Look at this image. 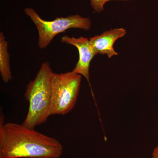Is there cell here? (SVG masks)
I'll list each match as a JSON object with an SVG mask.
<instances>
[{
  "mask_svg": "<svg viewBox=\"0 0 158 158\" xmlns=\"http://www.w3.org/2000/svg\"><path fill=\"white\" fill-rule=\"evenodd\" d=\"M62 144L22 124L5 123L0 115V158H59L63 152Z\"/></svg>",
  "mask_w": 158,
  "mask_h": 158,
  "instance_id": "6da1fadb",
  "label": "cell"
},
{
  "mask_svg": "<svg viewBox=\"0 0 158 158\" xmlns=\"http://www.w3.org/2000/svg\"><path fill=\"white\" fill-rule=\"evenodd\" d=\"M53 73L49 63L43 62L35 79L27 86L25 97L29 102V109L22 123L26 127L34 129L50 116Z\"/></svg>",
  "mask_w": 158,
  "mask_h": 158,
  "instance_id": "7a4b0ae2",
  "label": "cell"
},
{
  "mask_svg": "<svg viewBox=\"0 0 158 158\" xmlns=\"http://www.w3.org/2000/svg\"><path fill=\"white\" fill-rule=\"evenodd\" d=\"M81 75L72 72L53 73L50 116L66 115L72 111L80 91Z\"/></svg>",
  "mask_w": 158,
  "mask_h": 158,
  "instance_id": "3957f363",
  "label": "cell"
},
{
  "mask_svg": "<svg viewBox=\"0 0 158 158\" xmlns=\"http://www.w3.org/2000/svg\"><path fill=\"white\" fill-rule=\"evenodd\" d=\"M24 12L37 27L39 34L38 45L40 49L46 48L54 37L68 29L78 28L88 31L91 27L90 18L82 17L79 15L57 17L53 20L47 21L42 19L32 8H26Z\"/></svg>",
  "mask_w": 158,
  "mask_h": 158,
  "instance_id": "277c9868",
  "label": "cell"
},
{
  "mask_svg": "<svg viewBox=\"0 0 158 158\" xmlns=\"http://www.w3.org/2000/svg\"><path fill=\"white\" fill-rule=\"evenodd\" d=\"M61 42L73 45L77 48L79 54V60L72 72L85 77L88 81L91 88L89 73L90 62L94 57L98 53L91 45L90 40L87 37H82L76 38L64 36L62 37ZM91 90L94 98L91 88Z\"/></svg>",
  "mask_w": 158,
  "mask_h": 158,
  "instance_id": "5b68a950",
  "label": "cell"
},
{
  "mask_svg": "<svg viewBox=\"0 0 158 158\" xmlns=\"http://www.w3.org/2000/svg\"><path fill=\"white\" fill-rule=\"evenodd\" d=\"M126 33V30L123 28L111 29L100 35L91 37L89 40L98 53L107 55L110 59L118 55L113 48L114 43L117 40L124 36Z\"/></svg>",
  "mask_w": 158,
  "mask_h": 158,
  "instance_id": "8992f818",
  "label": "cell"
},
{
  "mask_svg": "<svg viewBox=\"0 0 158 158\" xmlns=\"http://www.w3.org/2000/svg\"><path fill=\"white\" fill-rule=\"evenodd\" d=\"M0 73L3 81L8 83L12 80L10 65L8 42L2 32L0 33Z\"/></svg>",
  "mask_w": 158,
  "mask_h": 158,
  "instance_id": "52a82bcc",
  "label": "cell"
},
{
  "mask_svg": "<svg viewBox=\"0 0 158 158\" xmlns=\"http://www.w3.org/2000/svg\"><path fill=\"white\" fill-rule=\"evenodd\" d=\"M110 1H129L130 0H90V4L95 12L100 13L104 10L105 4Z\"/></svg>",
  "mask_w": 158,
  "mask_h": 158,
  "instance_id": "ba28073f",
  "label": "cell"
},
{
  "mask_svg": "<svg viewBox=\"0 0 158 158\" xmlns=\"http://www.w3.org/2000/svg\"><path fill=\"white\" fill-rule=\"evenodd\" d=\"M151 158H158V146L154 148Z\"/></svg>",
  "mask_w": 158,
  "mask_h": 158,
  "instance_id": "9c48e42d",
  "label": "cell"
}]
</instances>
